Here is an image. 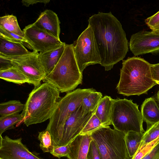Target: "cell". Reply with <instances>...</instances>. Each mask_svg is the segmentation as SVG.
Segmentation results:
<instances>
[{"label": "cell", "mask_w": 159, "mask_h": 159, "mask_svg": "<svg viewBox=\"0 0 159 159\" xmlns=\"http://www.w3.org/2000/svg\"><path fill=\"white\" fill-rule=\"evenodd\" d=\"M0 27L21 37H24L16 17L13 15H7L0 17Z\"/></svg>", "instance_id": "obj_22"}, {"label": "cell", "mask_w": 159, "mask_h": 159, "mask_svg": "<svg viewBox=\"0 0 159 159\" xmlns=\"http://www.w3.org/2000/svg\"><path fill=\"white\" fill-rule=\"evenodd\" d=\"M159 138V122L147 129L145 131L140 145L137 152L141 150L147 144Z\"/></svg>", "instance_id": "obj_26"}, {"label": "cell", "mask_w": 159, "mask_h": 159, "mask_svg": "<svg viewBox=\"0 0 159 159\" xmlns=\"http://www.w3.org/2000/svg\"><path fill=\"white\" fill-rule=\"evenodd\" d=\"M135 56L148 53L159 52V33L152 31H139L133 34L129 43Z\"/></svg>", "instance_id": "obj_12"}, {"label": "cell", "mask_w": 159, "mask_h": 159, "mask_svg": "<svg viewBox=\"0 0 159 159\" xmlns=\"http://www.w3.org/2000/svg\"><path fill=\"white\" fill-rule=\"evenodd\" d=\"M23 31L30 49L37 52H44L63 43L38 28L33 23L26 26Z\"/></svg>", "instance_id": "obj_11"}, {"label": "cell", "mask_w": 159, "mask_h": 159, "mask_svg": "<svg viewBox=\"0 0 159 159\" xmlns=\"http://www.w3.org/2000/svg\"><path fill=\"white\" fill-rule=\"evenodd\" d=\"M60 93L56 87L47 82L34 88L21 113L24 124L28 126L49 119L61 98Z\"/></svg>", "instance_id": "obj_3"}, {"label": "cell", "mask_w": 159, "mask_h": 159, "mask_svg": "<svg viewBox=\"0 0 159 159\" xmlns=\"http://www.w3.org/2000/svg\"><path fill=\"white\" fill-rule=\"evenodd\" d=\"M95 111L86 112L81 104L68 117L57 147L66 146L80 134Z\"/></svg>", "instance_id": "obj_10"}, {"label": "cell", "mask_w": 159, "mask_h": 159, "mask_svg": "<svg viewBox=\"0 0 159 159\" xmlns=\"http://www.w3.org/2000/svg\"><path fill=\"white\" fill-rule=\"evenodd\" d=\"M60 21L57 15L50 10L41 12L33 23L38 28L60 39Z\"/></svg>", "instance_id": "obj_14"}, {"label": "cell", "mask_w": 159, "mask_h": 159, "mask_svg": "<svg viewBox=\"0 0 159 159\" xmlns=\"http://www.w3.org/2000/svg\"><path fill=\"white\" fill-rule=\"evenodd\" d=\"M141 159H159V139Z\"/></svg>", "instance_id": "obj_33"}, {"label": "cell", "mask_w": 159, "mask_h": 159, "mask_svg": "<svg viewBox=\"0 0 159 159\" xmlns=\"http://www.w3.org/2000/svg\"><path fill=\"white\" fill-rule=\"evenodd\" d=\"M0 159H3L0 157Z\"/></svg>", "instance_id": "obj_38"}, {"label": "cell", "mask_w": 159, "mask_h": 159, "mask_svg": "<svg viewBox=\"0 0 159 159\" xmlns=\"http://www.w3.org/2000/svg\"><path fill=\"white\" fill-rule=\"evenodd\" d=\"M151 69L153 80L159 84V63L151 64Z\"/></svg>", "instance_id": "obj_34"}, {"label": "cell", "mask_w": 159, "mask_h": 159, "mask_svg": "<svg viewBox=\"0 0 159 159\" xmlns=\"http://www.w3.org/2000/svg\"><path fill=\"white\" fill-rule=\"evenodd\" d=\"M156 99L157 102L159 106V90L157 93Z\"/></svg>", "instance_id": "obj_37"}, {"label": "cell", "mask_w": 159, "mask_h": 159, "mask_svg": "<svg viewBox=\"0 0 159 159\" xmlns=\"http://www.w3.org/2000/svg\"><path fill=\"white\" fill-rule=\"evenodd\" d=\"M111 123L114 129L125 134L133 131L143 134V120L138 105L132 100L114 99Z\"/></svg>", "instance_id": "obj_6"}, {"label": "cell", "mask_w": 159, "mask_h": 159, "mask_svg": "<svg viewBox=\"0 0 159 159\" xmlns=\"http://www.w3.org/2000/svg\"><path fill=\"white\" fill-rule=\"evenodd\" d=\"M86 159H100L99 149L93 139L90 143Z\"/></svg>", "instance_id": "obj_32"}, {"label": "cell", "mask_w": 159, "mask_h": 159, "mask_svg": "<svg viewBox=\"0 0 159 159\" xmlns=\"http://www.w3.org/2000/svg\"><path fill=\"white\" fill-rule=\"evenodd\" d=\"M0 78L7 81L21 84L29 80L26 76L16 67L13 66L8 69L0 70Z\"/></svg>", "instance_id": "obj_20"}, {"label": "cell", "mask_w": 159, "mask_h": 159, "mask_svg": "<svg viewBox=\"0 0 159 159\" xmlns=\"http://www.w3.org/2000/svg\"><path fill=\"white\" fill-rule=\"evenodd\" d=\"M0 70L6 69L13 66L9 60L0 56Z\"/></svg>", "instance_id": "obj_35"}, {"label": "cell", "mask_w": 159, "mask_h": 159, "mask_svg": "<svg viewBox=\"0 0 159 159\" xmlns=\"http://www.w3.org/2000/svg\"><path fill=\"white\" fill-rule=\"evenodd\" d=\"M88 25L92 29L101 59L100 65L106 71L125 57L129 43L119 21L111 12H99L90 17Z\"/></svg>", "instance_id": "obj_1"}, {"label": "cell", "mask_w": 159, "mask_h": 159, "mask_svg": "<svg viewBox=\"0 0 159 159\" xmlns=\"http://www.w3.org/2000/svg\"><path fill=\"white\" fill-rule=\"evenodd\" d=\"M116 89L118 93L129 96L147 94L157 83L152 79L151 64L138 57L122 60Z\"/></svg>", "instance_id": "obj_2"}, {"label": "cell", "mask_w": 159, "mask_h": 159, "mask_svg": "<svg viewBox=\"0 0 159 159\" xmlns=\"http://www.w3.org/2000/svg\"><path fill=\"white\" fill-rule=\"evenodd\" d=\"M143 133L130 131L126 134L125 142L130 158H131L138 150L142 141Z\"/></svg>", "instance_id": "obj_21"}, {"label": "cell", "mask_w": 159, "mask_h": 159, "mask_svg": "<svg viewBox=\"0 0 159 159\" xmlns=\"http://www.w3.org/2000/svg\"><path fill=\"white\" fill-rule=\"evenodd\" d=\"M23 116L19 113L0 117V135L6 130L13 128L14 125L23 121Z\"/></svg>", "instance_id": "obj_25"}, {"label": "cell", "mask_w": 159, "mask_h": 159, "mask_svg": "<svg viewBox=\"0 0 159 159\" xmlns=\"http://www.w3.org/2000/svg\"><path fill=\"white\" fill-rule=\"evenodd\" d=\"M95 91L93 88L78 89L67 93L58 101L45 129L50 133L54 147L57 146L68 117L81 104L85 97Z\"/></svg>", "instance_id": "obj_5"}, {"label": "cell", "mask_w": 159, "mask_h": 159, "mask_svg": "<svg viewBox=\"0 0 159 159\" xmlns=\"http://www.w3.org/2000/svg\"><path fill=\"white\" fill-rule=\"evenodd\" d=\"M125 135L107 126L99 128L90 135L97 145L100 159H129Z\"/></svg>", "instance_id": "obj_7"}, {"label": "cell", "mask_w": 159, "mask_h": 159, "mask_svg": "<svg viewBox=\"0 0 159 159\" xmlns=\"http://www.w3.org/2000/svg\"><path fill=\"white\" fill-rule=\"evenodd\" d=\"M39 53L33 51L28 54L20 56L2 57L9 60L13 66L21 71L28 79L29 84L36 88L41 84V81L47 75L39 59Z\"/></svg>", "instance_id": "obj_9"}, {"label": "cell", "mask_w": 159, "mask_h": 159, "mask_svg": "<svg viewBox=\"0 0 159 159\" xmlns=\"http://www.w3.org/2000/svg\"><path fill=\"white\" fill-rule=\"evenodd\" d=\"M102 98V93L96 91L92 92L83 100L81 105L86 112L95 111Z\"/></svg>", "instance_id": "obj_24"}, {"label": "cell", "mask_w": 159, "mask_h": 159, "mask_svg": "<svg viewBox=\"0 0 159 159\" xmlns=\"http://www.w3.org/2000/svg\"><path fill=\"white\" fill-rule=\"evenodd\" d=\"M25 104L20 101L12 100L0 104V117H3L19 113L23 111Z\"/></svg>", "instance_id": "obj_23"}, {"label": "cell", "mask_w": 159, "mask_h": 159, "mask_svg": "<svg viewBox=\"0 0 159 159\" xmlns=\"http://www.w3.org/2000/svg\"><path fill=\"white\" fill-rule=\"evenodd\" d=\"M114 99L106 96L102 99L94 114L104 126L111 125V115Z\"/></svg>", "instance_id": "obj_19"}, {"label": "cell", "mask_w": 159, "mask_h": 159, "mask_svg": "<svg viewBox=\"0 0 159 159\" xmlns=\"http://www.w3.org/2000/svg\"><path fill=\"white\" fill-rule=\"evenodd\" d=\"M0 157L3 159H42L30 152L21 138L13 139L6 135L0 138Z\"/></svg>", "instance_id": "obj_13"}, {"label": "cell", "mask_w": 159, "mask_h": 159, "mask_svg": "<svg viewBox=\"0 0 159 159\" xmlns=\"http://www.w3.org/2000/svg\"><path fill=\"white\" fill-rule=\"evenodd\" d=\"M40 142V147L43 152H51L54 146L51 135L49 132L45 130L39 132L38 137Z\"/></svg>", "instance_id": "obj_27"}, {"label": "cell", "mask_w": 159, "mask_h": 159, "mask_svg": "<svg viewBox=\"0 0 159 159\" xmlns=\"http://www.w3.org/2000/svg\"><path fill=\"white\" fill-rule=\"evenodd\" d=\"M145 22L152 31L159 33V11L146 19Z\"/></svg>", "instance_id": "obj_30"}, {"label": "cell", "mask_w": 159, "mask_h": 159, "mask_svg": "<svg viewBox=\"0 0 159 159\" xmlns=\"http://www.w3.org/2000/svg\"><path fill=\"white\" fill-rule=\"evenodd\" d=\"M0 37L10 41L21 43L24 44V43H25L28 44L25 38L9 32L1 27H0ZM28 45H29L28 44Z\"/></svg>", "instance_id": "obj_29"}, {"label": "cell", "mask_w": 159, "mask_h": 159, "mask_svg": "<svg viewBox=\"0 0 159 159\" xmlns=\"http://www.w3.org/2000/svg\"><path fill=\"white\" fill-rule=\"evenodd\" d=\"M90 135L79 134L69 143L68 159H86L90 143Z\"/></svg>", "instance_id": "obj_15"}, {"label": "cell", "mask_w": 159, "mask_h": 159, "mask_svg": "<svg viewBox=\"0 0 159 159\" xmlns=\"http://www.w3.org/2000/svg\"><path fill=\"white\" fill-rule=\"evenodd\" d=\"M140 112L143 121L147 124V129L159 122V106L154 98L145 99L141 106Z\"/></svg>", "instance_id": "obj_17"}, {"label": "cell", "mask_w": 159, "mask_h": 159, "mask_svg": "<svg viewBox=\"0 0 159 159\" xmlns=\"http://www.w3.org/2000/svg\"><path fill=\"white\" fill-rule=\"evenodd\" d=\"M73 44L75 57L82 73L89 65L100 64V54L93 32L90 26L88 25Z\"/></svg>", "instance_id": "obj_8"}, {"label": "cell", "mask_w": 159, "mask_h": 159, "mask_svg": "<svg viewBox=\"0 0 159 159\" xmlns=\"http://www.w3.org/2000/svg\"><path fill=\"white\" fill-rule=\"evenodd\" d=\"M103 126L100 120L94 113L80 134L91 135L94 131Z\"/></svg>", "instance_id": "obj_28"}, {"label": "cell", "mask_w": 159, "mask_h": 159, "mask_svg": "<svg viewBox=\"0 0 159 159\" xmlns=\"http://www.w3.org/2000/svg\"><path fill=\"white\" fill-rule=\"evenodd\" d=\"M66 45L63 42L61 45L39 53V59L47 75L52 71L58 62L63 53Z\"/></svg>", "instance_id": "obj_16"}, {"label": "cell", "mask_w": 159, "mask_h": 159, "mask_svg": "<svg viewBox=\"0 0 159 159\" xmlns=\"http://www.w3.org/2000/svg\"><path fill=\"white\" fill-rule=\"evenodd\" d=\"M69 152V143L66 146L54 147L53 151L50 153L59 159L63 157H67Z\"/></svg>", "instance_id": "obj_31"}, {"label": "cell", "mask_w": 159, "mask_h": 159, "mask_svg": "<svg viewBox=\"0 0 159 159\" xmlns=\"http://www.w3.org/2000/svg\"><path fill=\"white\" fill-rule=\"evenodd\" d=\"M50 2L49 0H23L21 2L23 4L26 6L29 7L30 5H33L38 3H43L45 4Z\"/></svg>", "instance_id": "obj_36"}, {"label": "cell", "mask_w": 159, "mask_h": 159, "mask_svg": "<svg viewBox=\"0 0 159 159\" xmlns=\"http://www.w3.org/2000/svg\"><path fill=\"white\" fill-rule=\"evenodd\" d=\"M82 73L75 57L73 44H66L58 62L43 81L52 84L60 92L68 93L82 84Z\"/></svg>", "instance_id": "obj_4"}, {"label": "cell", "mask_w": 159, "mask_h": 159, "mask_svg": "<svg viewBox=\"0 0 159 159\" xmlns=\"http://www.w3.org/2000/svg\"><path fill=\"white\" fill-rule=\"evenodd\" d=\"M31 52L21 43L12 42L0 37V56L16 57L28 54Z\"/></svg>", "instance_id": "obj_18"}]
</instances>
